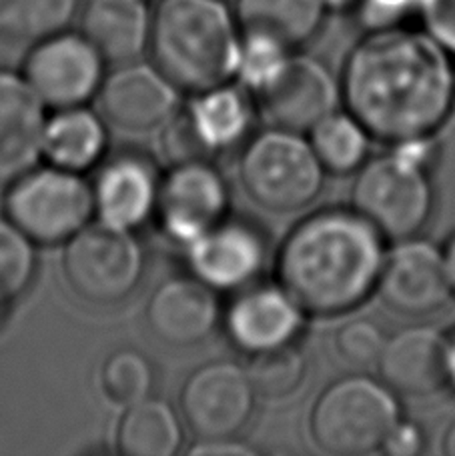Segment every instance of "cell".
Wrapping results in <instances>:
<instances>
[{"instance_id": "obj_1", "label": "cell", "mask_w": 455, "mask_h": 456, "mask_svg": "<svg viewBox=\"0 0 455 456\" xmlns=\"http://www.w3.org/2000/svg\"><path fill=\"white\" fill-rule=\"evenodd\" d=\"M341 91L365 133L397 146L435 133L455 99L445 48L427 32L397 27L373 30L353 48Z\"/></svg>"}, {"instance_id": "obj_2", "label": "cell", "mask_w": 455, "mask_h": 456, "mask_svg": "<svg viewBox=\"0 0 455 456\" xmlns=\"http://www.w3.org/2000/svg\"><path fill=\"white\" fill-rule=\"evenodd\" d=\"M384 258L381 234L363 216L325 210L287 236L277 274L303 313L335 316L353 311L376 290Z\"/></svg>"}, {"instance_id": "obj_3", "label": "cell", "mask_w": 455, "mask_h": 456, "mask_svg": "<svg viewBox=\"0 0 455 456\" xmlns=\"http://www.w3.org/2000/svg\"><path fill=\"white\" fill-rule=\"evenodd\" d=\"M243 32L223 0H161L151 51L178 88L205 93L237 75Z\"/></svg>"}, {"instance_id": "obj_4", "label": "cell", "mask_w": 455, "mask_h": 456, "mask_svg": "<svg viewBox=\"0 0 455 456\" xmlns=\"http://www.w3.org/2000/svg\"><path fill=\"white\" fill-rule=\"evenodd\" d=\"M400 422V409L387 387L365 377L331 385L315 403L311 436L323 452L361 456L384 446Z\"/></svg>"}, {"instance_id": "obj_5", "label": "cell", "mask_w": 455, "mask_h": 456, "mask_svg": "<svg viewBox=\"0 0 455 456\" xmlns=\"http://www.w3.org/2000/svg\"><path fill=\"white\" fill-rule=\"evenodd\" d=\"M323 170L311 142L283 128L253 138L241 159L247 194L271 213H295L313 202L321 192Z\"/></svg>"}, {"instance_id": "obj_6", "label": "cell", "mask_w": 455, "mask_h": 456, "mask_svg": "<svg viewBox=\"0 0 455 456\" xmlns=\"http://www.w3.org/2000/svg\"><path fill=\"white\" fill-rule=\"evenodd\" d=\"M355 213L392 240H408L426 226L434 192L424 167L389 154L363 165L352 192Z\"/></svg>"}, {"instance_id": "obj_7", "label": "cell", "mask_w": 455, "mask_h": 456, "mask_svg": "<svg viewBox=\"0 0 455 456\" xmlns=\"http://www.w3.org/2000/svg\"><path fill=\"white\" fill-rule=\"evenodd\" d=\"M62 268L69 287L87 303L117 305L139 287L145 258L128 228L99 221L69 239Z\"/></svg>"}, {"instance_id": "obj_8", "label": "cell", "mask_w": 455, "mask_h": 456, "mask_svg": "<svg viewBox=\"0 0 455 456\" xmlns=\"http://www.w3.org/2000/svg\"><path fill=\"white\" fill-rule=\"evenodd\" d=\"M8 218L37 242H62L85 228L96 213L95 189L75 170H30L6 197Z\"/></svg>"}, {"instance_id": "obj_9", "label": "cell", "mask_w": 455, "mask_h": 456, "mask_svg": "<svg viewBox=\"0 0 455 456\" xmlns=\"http://www.w3.org/2000/svg\"><path fill=\"white\" fill-rule=\"evenodd\" d=\"M251 104L233 86H215L199 93L191 107L170 120L165 133V149L177 162L209 160L227 152L249 134Z\"/></svg>"}, {"instance_id": "obj_10", "label": "cell", "mask_w": 455, "mask_h": 456, "mask_svg": "<svg viewBox=\"0 0 455 456\" xmlns=\"http://www.w3.org/2000/svg\"><path fill=\"white\" fill-rule=\"evenodd\" d=\"M255 395L249 370L229 361H217L186 379L181 411L201 441L233 438L253 414Z\"/></svg>"}, {"instance_id": "obj_11", "label": "cell", "mask_w": 455, "mask_h": 456, "mask_svg": "<svg viewBox=\"0 0 455 456\" xmlns=\"http://www.w3.org/2000/svg\"><path fill=\"white\" fill-rule=\"evenodd\" d=\"M104 59L83 32L62 30L37 43L27 61V78L48 107H83L103 85Z\"/></svg>"}, {"instance_id": "obj_12", "label": "cell", "mask_w": 455, "mask_h": 456, "mask_svg": "<svg viewBox=\"0 0 455 456\" xmlns=\"http://www.w3.org/2000/svg\"><path fill=\"white\" fill-rule=\"evenodd\" d=\"M227 208L229 189L209 160L177 162L161 183L157 210L162 228L183 247L223 224Z\"/></svg>"}, {"instance_id": "obj_13", "label": "cell", "mask_w": 455, "mask_h": 456, "mask_svg": "<svg viewBox=\"0 0 455 456\" xmlns=\"http://www.w3.org/2000/svg\"><path fill=\"white\" fill-rule=\"evenodd\" d=\"M257 96L263 117L275 128L303 134L335 112L339 88L321 62L309 56H289Z\"/></svg>"}, {"instance_id": "obj_14", "label": "cell", "mask_w": 455, "mask_h": 456, "mask_svg": "<svg viewBox=\"0 0 455 456\" xmlns=\"http://www.w3.org/2000/svg\"><path fill=\"white\" fill-rule=\"evenodd\" d=\"M376 290L397 314L426 316L440 311L451 297L443 252L424 240H401L385 255Z\"/></svg>"}, {"instance_id": "obj_15", "label": "cell", "mask_w": 455, "mask_h": 456, "mask_svg": "<svg viewBox=\"0 0 455 456\" xmlns=\"http://www.w3.org/2000/svg\"><path fill=\"white\" fill-rule=\"evenodd\" d=\"M177 88L159 67L125 62L103 80L99 107L111 125L141 133L170 120L178 104Z\"/></svg>"}, {"instance_id": "obj_16", "label": "cell", "mask_w": 455, "mask_h": 456, "mask_svg": "<svg viewBox=\"0 0 455 456\" xmlns=\"http://www.w3.org/2000/svg\"><path fill=\"white\" fill-rule=\"evenodd\" d=\"M45 102L27 78L0 70V184L19 181L45 154Z\"/></svg>"}, {"instance_id": "obj_17", "label": "cell", "mask_w": 455, "mask_h": 456, "mask_svg": "<svg viewBox=\"0 0 455 456\" xmlns=\"http://www.w3.org/2000/svg\"><path fill=\"white\" fill-rule=\"evenodd\" d=\"M221 308L213 289L201 279H170L153 292L147 324L169 346L189 348L213 335Z\"/></svg>"}, {"instance_id": "obj_18", "label": "cell", "mask_w": 455, "mask_h": 456, "mask_svg": "<svg viewBox=\"0 0 455 456\" xmlns=\"http://www.w3.org/2000/svg\"><path fill=\"white\" fill-rule=\"evenodd\" d=\"M448 345L442 332L413 327L397 332L377 362L384 385L403 396H427L448 382Z\"/></svg>"}, {"instance_id": "obj_19", "label": "cell", "mask_w": 455, "mask_h": 456, "mask_svg": "<svg viewBox=\"0 0 455 456\" xmlns=\"http://www.w3.org/2000/svg\"><path fill=\"white\" fill-rule=\"evenodd\" d=\"M303 327V308L283 287H257L235 300L227 313V332L251 354L291 345Z\"/></svg>"}, {"instance_id": "obj_20", "label": "cell", "mask_w": 455, "mask_h": 456, "mask_svg": "<svg viewBox=\"0 0 455 456\" xmlns=\"http://www.w3.org/2000/svg\"><path fill=\"white\" fill-rule=\"evenodd\" d=\"M189 265L197 279L211 289L245 287L259 274L265 247L259 234L243 224H219L186 247Z\"/></svg>"}, {"instance_id": "obj_21", "label": "cell", "mask_w": 455, "mask_h": 456, "mask_svg": "<svg viewBox=\"0 0 455 456\" xmlns=\"http://www.w3.org/2000/svg\"><path fill=\"white\" fill-rule=\"evenodd\" d=\"M159 189L157 173L149 162L125 154L111 160L96 178V215L103 223L133 231L157 210Z\"/></svg>"}, {"instance_id": "obj_22", "label": "cell", "mask_w": 455, "mask_h": 456, "mask_svg": "<svg viewBox=\"0 0 455 456\" xmlns=\"http://www.w3.org/2000/svg\"><path fill=\"white\" fill-rule=\"evenodd\" d=\"M151 28L147 0H87L80 11V32L104 62L136 61L151 45Z\"/></svg>"}, {"instance_id": "obj_23", "label": "cell", "mask_w": 455, "mask_h": 456, "mask_svg": "<svg viewBox=\"0 0 455 456\" xmlns=\"http://www.w3.org/2000/svg\"><path fill=\"white\" fill-rule=\"evenodd\" d=\"M327 8V0H237V20L243 35L291 51L319 32Z\"/></svg>"}, {"instance_id": "obj_24", "label": "cell", "mask_w": 455, "mask_h": 456, "mask_svg": "<svg viewBox=\"0 0 455 456\" xmlns=\"http://www.w3.org/2000/svg\"><path fill=\"white\" fill-rule=\"evenodd\" d=\"M107 133L101 118L83 107L62 109L46 122L45 154L54 167L85 170L101 159Z\"/></svg>"}, {"instance_id": "obj_25", "label": "cell", "mask_w": 455, "mask_h": 456, "mask_svg": "<svg viewBox=\"0 0 455 456\" xmlns=\"http://www.w3.org/2000/svg\"><path fill=\"white\" fill-rule=\"evenodd\" d=\"M117 443L127 456H173L183 443V428L165 401L147 396L127 411Z\"/></svg>"}, {"instance_id": "obj_26", "label": "cell", "mask_w": 455, "mask_h": 456, "mask_svg": "<svg viewBox=\"0 0 455 456\" xmlns=\"http://www.w3.org/2000/svg\"><path fill=\"white\" fill-rule=\"evenodd\" d=\"M79 0H0V37L12 43H40L67 30Z\"/></svg>"}, {"instance_id": "obj_27", "label": "cell", "mask_w": 455, "mask_h": 456, "mask_svg": "<svg viewBox=\"0 0 455 456\" xmlns=\"http://www.w3.org/2000/svg\"><path fill=\"white\" fill-rule=\"evenodd\" d=\"M368 136L352 114L333 112L311 130V146L325 170L349 175L368 157Z\"/></svg>"}, {"instance_id": "obj_28", "label": "cell", "mask_w": 455, "mask_h": 456, "mask_svg": "<svg viewBox=\"0 0 455 456\" xmlns=\"http://www.w3.org/2000/svg\"><path fill=\"white\" fill-rule=\"evenodd\" d=\"M37 250L30 236L11 218H0V303L4 306L30 287Z\"/></svg>"}, {"instance_id": "obj_29", "label": "cell", "mask_w": 455, "mask_h": 456, "mask_svg": "<svg viewBox=\"0 0 455 456\" xmlns=\"http://www.w3.org/2000/svg\"><path fill=\"white\" fill-rule=\"evenodd\" d=\"M253 356L249 377L257 395L265 398H283L294 395L302 387L307 372V361L302 350L285 345Z\"/></svg>"}, {"instance_id": "obj_30", "label": "cell", "mask_w": 455, "mask_h": 456, "mask_svg": "<svg viewBox=\"0 0 455 456\" xmlns=\"http://www.w3.org/2000/svg\"><path fill=\"white\" fill-rule=\"evenodd\" d=\"M153 366L136 350H119L103 366V387L119 404H135L147 398L153 388Z\"/></svg>"}, {"instance_id": "obj_31", "label": "cell", "mask_w": 455, "mask_h": 456, "mask_svg": "<svg viewBox=\"0 0 455 456\" xmlns=\"http://www.w3.org/2000/svg\"><path fill=\"white\" fill-rule=\"evenodd\" d=\"M384 332L371 321H352L343 324L333 338L337 358L353 370H368L377 366L385 346Z\"/></svg>"}, {"instance_id": "obj_32", "label": "cell", "mask_w": 455, "mask_h": 456, "mask_svg": "<svg viewBox=\"0 0 455 456\" xmlns=\"http://www.w3.org/2000/svg\"><path fill=\"white\" fill-rule=\"evenodd\" d=\"M287 59V48L273 43V40L243 35L237 75L249 88H253L255 93H259L275 75H277Z\"/></svg>"}, {"instance_id": "obj_33", "label": "cell", "mask_w": 455, "mask_h": 456, "mask_svg": "<svg viewBox=\"0 0 455 456\" xmlns=\"http://www.w3.org/2000/svg\"><path fill=\"white\" fill-rule=\"evenodd\" d=\"M418 11L427 35L455 53V0H419Z\"/></svg>"}, {"instance_id": "obj_34", "label": "cell", "mask_w": 455, "mask_h": 456, "mask_svg": "<svg viewBox=\"0 0 455 456\" xmlns=\"http://www.w3.org/2000/svg\"><path fill=\"white\" fill-rule=\"evenodd\" d=\"M363 22L373 30L397 27V22L419 6V0H357Z\"/></svg>"}, {"instance_id": "obj_35", "label": "cell", "mask_w": 455, "mask_h": 456, "mask_svg": "<svg viewBox=\"0 0 455 456\" xmlns=\"http://www.w3.org/2000/svg\"><path fill=\"white\" fill-rule=\"evenodd\" d=\"M424 444L426 438L418 425H413V422H397L381 449L389 456H416L424 451Z\"/></svg>"}, {"instance_id": "obj_36", "label": "cell", "mask_w": 455, "mask_h": 456, "mask_svg": "<svg viewBox=\"0 0 455 456\" xmlns=\"http://www.w3.org/2000/svg\"><path fill=\"white\" fill-rule=\"evenodd\" d=\"M191 454L201 456H251L253 449H249L245 444L235 443L233 438H219V441H201L197 446H193Z\"/></svg>"}, {"instance_id": "obj_37", "label": "cell", "mask_w": 455, "mask_h": 456, "mask_svg": "<svg viewBox=\"0 0 455 456\" xmlns=\"http://www.w3.org/2000/svg\"><path fill=\"white\" fill-rule=\"evenodd\" d=\"M443 265H445V274H448L451 295L455 297V234L451 236V240L443 250Z\"/></svg>"}, {"instance_id": "obj_38", "label": "cell", "mask_w": 455, "mask_h": 456, "mask_svg": "<svg viewBox=\"0 0 455 456\" xmlns=\"http://www.w3.org/2000/svg\"><path fill=\"white\" fill-rule=\"evenodd\" d=\"M448 382L455 388V338L448 345Z\"/></svg>"}, {"instance_id": "obj_39", "label": "cell", "mask_w": 455, "mask_h": 456, "mask_svg": "<svg viewBox=\"0 0 455 456\" xmlns=\"http://www.w3.org/2000/svg\"><path fill=\"white\" fill-rule=\"evenodd\" d=\"M443 451L448 452L450 456H455V422L451 425V428L448 430V435H445V441H443Z\"/></svg>"}, {"instance_id": "obj_40", "label": "cell", "mask_w": 455, "mask_h": 456, "mask_svg": "<svg viewBox=\"0 0 455 456\" xmlns=\"http://www.w3.org/2000/svg\"><path fill=\"white\" fill-rule=\"evenodd\" d=\"M453 83H455V70H453Z\"/></svg>"}]
</instances>
